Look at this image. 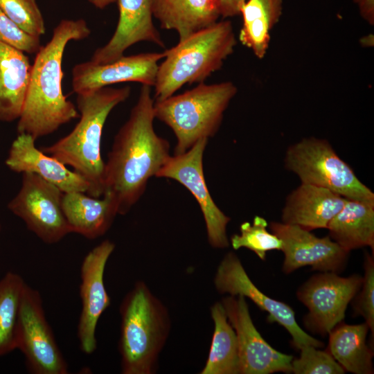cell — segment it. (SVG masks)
<instances>
[{"instance_id": "83f0119b", "label": "cell", "mask_w": 374, "mask_h": 374, "mask_svg": "<svg viewBox=\"0 0 374 374\" xmlns=\"http://www.w3.org/2000/svg\"><path fill=\"white\" fill-rule=\"evenodd\" d=\"M267 221L256 215L252 223L244 222L240 226V234H233L230 244L234 250L246 248L251 250L262 260L271 250H281L282 241L275 234L267 230Z\"/></svg>"}, {"instance_id": "484cf974", "label": "cell", "mask_w": 374, "mask_h": 374, "mask_svg": "<svg viewBox=\"0 0 374 374\" xmlns=\"http://www.w3.org/2000/svg\"><path fill=\"white\" fill-rule=\"evenodd\" d=\"M214 330L208 358L199 374H240L236 335L220 301L211 307Z\"/></svg>"}, {"instance_id": "d6a6232c", "label": "cell", "mask_w": 374, "mask_h": 374, "mask_svg": "<svg viewBox=\"0 0 374 374\" xmlns=\"http://www.w3.org/2000/svg\"><path fill=\"white\" fill-rule=\"evenodd\" d=\"M246 0H220V17L227 18L240 15V8Z\"/></svg>"}, {"instance_id": "6da1fadb", "label": "cell", "mask_w": 374, "mask_h": 374, "mask_svg": "<svg viewBox=\"0 0 374 374\" xmlns=\"http://www.w3.org/2000/svg\"><path fill=\"white\" fill-rule=\"evenodd\" d=\"M151 91V87L142 84L138 100L114 136L105 163V191L115 197L120 215H125L139 200L148 180L156 177L170 157L168 141L154 129V100Z\"/></svg>"}, {"instance_id": "7c38bea8", "label": "cell", "mask_w": 374, "mask_h": 374, "mask_svg": "<svg viewBox=\"0 0 374 374\" xmlns=\"http://www.w3.org/2000/svg\"><path fill=\"white\" fill-rule=\"evenodd\" d=\"M220 294L241 295L252 301L261 310L267 312V321L278 323L292 336L296 349L310 345L321 348L324 344L305 332L297 323L294 310L287 304L270 298L251 281L238 256L229 251L220 261L213 279Z\"/></svg>"}, {"instance_id": "44dd1931", "label": "cell", "mask_w": 374, "mask_h": 374, "mask_svg": "<svg viewBox=\"0 0 374 374\" xmlns=\"http://www.w3.org/2000/svg\"><path fill=\"white\" fill-rule=\"evenodd\" d=\"M32 64L24 52L0 42V121L19 118L26 97Z\"/></svg>"}, {"instance_id": "8992f818", "label": "cell", "mask_w": 374, "mask_h": 374, "mask_svg": "<svg viewBox=\"0 0 374 374\" xmlns=\"http://www.w3.org/2000/svg\"><path fill=\"white\" fill-rule=\"evenodd\" d=\"M237 92V87L230 81L202 82L181 93L154 101L155 118L168 125L175 136L174 154L185 152L201 139L213 137Z\"/></svg>"}, {"instance_id": "ba28073f", "label": "cell", "mask_w": 374, "mask_h": 374, "mask_svg": "<svg viewBox=\"0 0 374 374\" xmlns=\"http://www.w3.org/2000/svg\"><path fill=\"white\" fill-rule=\"evenodd\" d=\"M17 349L33 374H67L68 364L46 320L42 299L35 289L26 285L20 304Z\"/></svg>"}, {"instance_id": "2e32d148", "label": "cell", "mask_w": 374, "mask_h": 374, "mask_svg": "<svg viewBox=\"0 0 374 374\" xmlns=\"http://www.w3.org/2000/svg\"><path fill=\"white\" fill-rule=\"evenodd\" d=\"M166 55L163 52L142 53L125 56L106 64L91 61L78 64L72 70V87L77 94L112 84L136 82L153 87L159 62Z\"/></svg>"}, {"instance_id": "836d02e7", "label": "cell", "mask_w": 374, "mask_h": 374, "mask_svg": "<svg viewBox=\"0 0 374 374\" xmlns=\"http://www.w3.org/2000/svg\"><path fill=\"white\" fill-rule=\"evenodd\" d=\"M361 17L370 25L374 24V0H354Z\"/></svg>"}, {"instance_id": "4dcf8cb0", "label": "cell", "mask_w": 374, "mask_h": 374, "mask_svg": "<svg viewBox=\"0 0 374 374\" xmlns=\"http://www.w3.org/2000/svg\"><path fill=\"white\" fill-rule=\"evenodd\" d=\"M364 273L360 290L353 298V308L355 316L359 315L368 326L374 337V256L365 252Z\"/></svg>"}, {"instance_id": "4fadbf2b", "label": "cell", "mask_w": 374, "mask_h": 374, "mask_svg": "<svg viewBox=\"0 0 374 374\" xmlns=\"http://www.w3.org/2000/svg\"><path fill=\"white\" fill-rule=\"evenodd\" d=\"M220 302L236 335L240 374L292 373L293 356L278 351L263 339L253 324L244 296L227 295Z\"/></svg>"}, {"instance_id": "8fae6325", "label": "cell", "mask_w": 374, "mask_h": 374, "mask_svg": "<svg viewBox=\"0 0 374 374\" xmlns=\"http://www.w3.org/2000/svg\"><path fill=\"white\" fill-rule=\"evenodd\" d=\"M208 140L201 139L185 152L170 155L156 177L174 179L193 195L202 213L209 244L225 249L230 244L226 227L231 218L215 203L206 183L203 156Z\"/></svg>"}, {"instance_id": "3957f363", "label": "cell", "mask_w": 374, "mask_h": 374, "mask_svg": "<svg viewBox=\"0 0 374 374\" xmlns=\"http://www.w3.org/2000/svg\"><path fill=\"white\" fill-rule=\"evenodd\" d=\"M130 93V87H105L78 94V123L69 134L41 148L79 174L88 183L87 194L90 196L100 197L105 191V162L100 151L105 123L110 112Z\"/></svg>"}, {"instance_id": "7a4b0ae2", "label": "cell", "mask_w": 374, "mask_h": 374, "mask_svg": "<svg viewBox=\"0 0 374 374\" xmlns=\"http://www.w3.org/2000/svg\"><path fill=\"white\" fill-rule=\"evenodd\" d=\"M90 33L84 19H63L53 29L50 41L41 46L32 64L26 97L18 118V134H29L36 140L79 116L78 109L62 93V57L70 41L85 39Z\"/></svg>"}, {"instance_id": "ffe728a7", "label": "cell", "mask_w": 374, "mask_h": 374, "mask_svg": "<svg viewBox=\"0 0 374 374\" xmlns=\"http://www.w3.org/2000/svg\"><path fill=\"white\" fill-rule=\"evenodd\" d=\"M102 197L83 192L64 193L62 209L71 233L93 240L109 229L118 214V206L110 192L105 191Z\"/></svg>"}, {"instance_id": "ac0fdd59", "label": "cell", "mask_w": 374, "mask_h": 374, "mask_svg": "<svg viewBox=\"0 0 374 374\" xmlns=\"http://www.w3.org/2000/svg\"><path fill=\"white\" fill-rule=\"evenodd\" d=\"M27 134H19L13 141L6 159L7 167L15 172H30L54 184L64 193H87L88 183L77 172L55 157L44 153Z\"/></svg>"}, {"instance_id": "f1b7e54d", "label": "cell", "mask_w": 374, "mask_h": 374, "mask_svg": "<svg viewBox=\"0 0 374 374\" xmlns=\"http://www.w3.org/2000/svg\"><path fill=\"white\" fill-rule=\"evenodd\" d=\"M0 10L27 33L38 37L45 33L44 18L36 0H0Z\"/></svg>"}, {"instance_id": "d6986e66", "label": "cell", "mask_w": 374, "mask_h": 374, "mask_svg": "<svg viewBox=\"0 0 374 374\" xmlns=\"http://www.w3.org/2000/svg\"><path fill=\"white\" fill-rule=\"evenodd\" d=\"M346 199L328 189L301 183L287 195L282 209L281 222L310 231L326 229Z\"/></svg>"}, {"instance_id": "603a6c76", "label": "cell", "mask_w": 374, "mask_h": 374, "mask_svg": "<svg viewBox=\"0 0 374 374\" xmlns=\"http://www.w3.org/2000/svg\"><path fill=\"white\" fill-rule=\"evenodd\" d=\"M326 229L330 238L345 250L369 247L374 253V204L347 199Z\"/></svg>"}, {"instance_id": "277c9868", "label": "cell", "mask_w": 374, "mask_h": 374, "mask_svg": "<svg viewBox=\"0 0 374 374\" xmlns=\"http://www.w3.org/2000/svg\"><path fill=\"white\" fill-rule=\"evenodd\" d=\"M118 350L123 374H154L171 329L164 303L142 280L136 282L120 305Z\"/></svg>"}, {"instance_id": "9c48e42d", "label": "cell", "mask_w": 374, "mask_h": 374, "mask_svg": "<svg viewBox=\"0 0 374 374\" xmlns=\"http://www.w3.org/2000/svg\"><path fill=\"white\" fill-rule=\"evenodd\" d=\"M63 195L54 184L24 172L21 188L8 208L42 242L53 244L71 233L62 209Z\"/></svg>"}, {"instance_id": "30bf717a", "label": "cell", "mask_w": 374, "mask_h": 374, "mask_svg": "<svg viewBox=\"0 0 374 374\" xmlns=\"http://www.w3.org/2000/svg\"><path fill=\"white\" fill-rule=\"evenodd\" d=\"M363 276L353 274L342 277L331 271L312 276L296 292L298 300L308 309L303 317L305 328L322 336L345 318L348 304L361 288Z\"/></svg>"}, {"instance_id": "f546056e", "label": "cell", "mask_w": 374, "mask_h": 374, "mask_svg": "<svg viewBox=\"0 0 374 374\" xmlns=\"http://www.w3.org/2000/svg\"><path fill=\"white\" fill-rule=\"evenodd\" d=\"M344 369L327 350L307 345L300 348V357L292 360L294 374H344Z\"/></svg>"}, {"instance_id": "e0dca14e", "label": "cell", "mask_w": 374, "mask_h": 374, "mask_svg": "<svg viewBox=\"0 0 374 374\" xmlns=\"http://www.w3.org/2000/svg\"><path fill=\"white\" fill-rule=\"evenodd\" d=\"M119 17L116 30L106 44L98 48L91 58L96 64L112 62L131 46L148 42L165 48L153 23V0H117Z\"/></svg>"}, {"instance_id": "5bb4252c", "label": "cell", "mask_w": 374, "mask_h": 374, "mask_svg": "<svg viewBox=\"0 0 374 374\" xmlns=\"http://www.w3.org/2000/svg\"><path fill=\"white\" fill-rule=\"evenodd\" d=\"M268 227L282 241L284 253L282 270L290 274L305 266L313 270L340 274L345 269L350 251L329 235L318 237L297 225L271 222Z\"/></svg>"}, {"instance_id": "cb8c5ba5", "label": "cell", "mask_w": 374, "mask_h": 374, "mask_svg": "<svg viewBox=\"0 0 374 374\" xmlns=\"http://www.w3.org/2000/svg\"><path fill=\"white\" fill-rule=\"evenodd\" d=\"M368 330L365 322L350 325L341 321L329 332L327 350L345 371L373 373V350L366 343Z\"/></svg>"}, {"instance_id": "d4e9b609", "label": "cell", "mask_w": 374, "mask_h": 374, "mask_svg": "<svg viewBox=\"0 0 374 374\" xmlns=\"http://www.w3.org/2000/svg\"><path fill=\"white\" fill-rule=\"evenodd\" d=\"M283 0H246L240 8L242 26L239 41L259 59L267 53L270 32L278 21Z\"/></svg>"}, {"instance_id": "5b68a950", "label": "cell", "mask_w": 374, "mask_h": 374, "mask_svg": "<svg viewBox=\"0 0 374 374\" xmlns=\"http://www.w3.org/2000/svg\"><path fill=\"white\" fill-rule=\"evenodd\" d=\"M236 43L231 22L222 20L166 49L153 86L154 100L166 99L186 84L204 82L222 67L233 53Z\"/></svg>"}, {"instance_id": "e575fe53", "label": "cell", "mask_w": 374, "mask_h": 374, "mask_svg": "<svg viewBox=\"0 0 374 374\" xmlns=\"http://www.w3.org/2000/svg\"><path fill=\"white\" fill-rule=\"evenodd\" d=\"M91 3L98 8L103 9L109 4L116 2L117 0H88Z\"/></svg>"}, {"instance_id": "1f68e13d", "label": "cell", "mask_w": 374, "mask_h": 374, "mask_svg": "<svg viewBox=\"0 0 374 374\" xmlns=\"http://www.w3.org/2000/svg\"><path fill=\"white\" fill-rule=\"evenodd\" d=\"M0 42L29 54L37 53L42 46L39 37L24 31L1 10Z\"/></svg>"}, {"instance_id": "d590c367", "label": "cell", "mask_w": 374, "mask_h": 374, "mask_svg": "<svg viewBox=\"0 0 374 374\" xmlns=\"http://www.w3.org/2000/svg\"><path fill=\"white\" fill-rule=\"evenodd\" d=\"M1 224H0V233H1Z\"/></svg>"}, {"instance_id": "4316f807", "label": "cell", "mask_w": 374, "mask_h": 374, "mask_svg": "<svg viewBox=\"0 0 374 374\" xmlns=\"http://www.w3.org/2000/svg\"><path fill=\"white\" fill-rule=\"evenodd\" d=\"M26 285L13 271H8L0 280V357L17 349L19 314Z\"/></svg>"}, {"instance_id": "7402d4cb", "label": "cell", "mask_w": 374, "mask_h": 374, "mask_svg": "<svg viewBox=\"0 0 374 374\" xmlns=\"http://www.w3.org/2000/svg\"><path fill=\"white\" fill-rule=\"evenodd\" d=\"M152 12L161 28L176 31L180 41L217 21L220 0H153Z\"/></svg>"}, {"instance_id": "9a60e30c", "label": "cell", "mask_w": 374, "mask_h": 374, "mask_svg": "<svg viewBox=\"0 0 374 374\" xmlns=\"http://www.w3.org/2000/svg\"><path fill=\"white\" fill-rule=\"evenodd\" d=\"M115 249V244L105 240L84 256L80 267V296L81 312L78 324L80 348L86 355L97 348L96 327L100 317L110 305L104 274L107 262Z\"/></svg>"}, {"instance_id": "52a82bcc", "label": "cell", "mask_w": 374, "mask_h": 374, "mask_svg": "<svg viewBox=\"0 0 374 374\" xmlns=\"http://www.w3.org/2000/svg\"><path fill=\"white\" fill-rule=\"evenodd\" d=\"M285 168L301 183L328 189L342 197L374 204V193L356 176L352 168L336 153L326 139L303 138L290 145Z\"/></svg>"}]
</instances>
